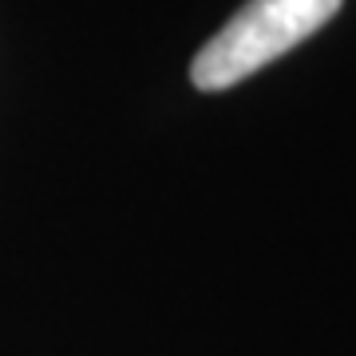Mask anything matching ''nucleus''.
I'll return each instance as SVG.
<instances>
[{"mask_svg": "<svg viewBox=\"0 0 356 356\" xmlns=\"http://www.w3.org/2000/svg\"><path fill=\"white\" fill-rule=\"evenodd\" d=\"M344 0H250L214 36L191 64V83L198 91H226L250 79L277 56L329 24Z\"/></svg>", "mask_w": 356, "mask_h": 356, "instance_id": "obj_1", "label": "nucleus"}]
</instances>
